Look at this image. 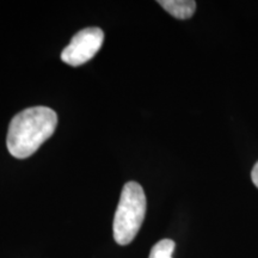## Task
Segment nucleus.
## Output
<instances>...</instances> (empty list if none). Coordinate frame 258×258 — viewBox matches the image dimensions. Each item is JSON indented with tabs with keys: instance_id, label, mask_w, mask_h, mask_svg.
I'll list each match as a JSON object with an SVG mask.
<instances>
[{
	"instance_id": "nucleus-1",
	"label": "nucleus",
	"mask_w": 258,
	"mask_h": 258,
	"mask_svg": "<svg viewBox=\"0 0 258 258\" xmlns=\"http://www.w3.org/2000/svg\"><path fill=\"white\" fill-rule=\"evenodd\" d=\"M57 115L47 106H32L18 112L9 125L8 145L11 156L18 159L30 157L55 132Z\"/></svg>"
},
{
	"instance_id": "nucleus-2",
	"label": "nucleus",
	"mask_w": 258,
	"mask_h": 258,
	"mask_svg": "<svg viewBox=\"0 0 258 258\" xmlns=\"http://www.w3.org/2000/svg\"><path fill=\"white\" fill-rule=\"evenodd\" d=\"M146 214V196L144 189L137 182H128L122 189L120 202L116 209L114 239L118 245L132 243L143 225Z\"/></svg>"
},
{
	"instance_id": "nucleus-3",
	"label": "nucleus",
	"mask_w": 258,
	"mask_h": 258,
	"mask_svg": "<svg viewBox=\"0 0 258 258\" xmlns=\"http://www.w3.org/2000/svg\"><path fill=\"white\" fill-rule=\"evenodd\" d=\"M104 32L99 28H86L77 32L70 44L61 53V60L70 66H80L88 62L101 49Z\"/></svg>"
},
{
	"instance_id": "nucleus-4",
	"label": "nucleus",
	"mask_w": 258,
	"mask_h": 258,
	"mask_svg": "<svg viewBox=\"0 0 258 258\" xmlns=\"http://www.w3.org/2000/svg\"><path fill=\"white\" fill-rule=\"evenodd\" d=\"M158 4L178 19L190 18L196 10V3L194 0H160Z\"/></svg>"
},
{
	"instance_id": "nucleus-5",
	"label": "nucleus",
	"mask_w": 258,
	"mask_h": 258,
	"mask_svg": "<svg viewBox=\"0 0 258 258\" xmlns=\"http://www.w3.org/2000/svg\"><path fill=\"white\" fill-rule=\"evenodd\" d=\"M175 241L171 239H163L154 245L148 258H172L175 251Z\"/></svg>"
},
{
	"instance_id": "nucleus-6",
	"label": "nucleus",
	"mask_w": 258,
	"mask_h": 258,
	"mask_svg": "<svg viewBox=\"0 0 258 258\" xmlns=\"http://www.w3.org/2000/svg\"><path fill=\"white\" fill-rule=\"evenodd\" d=\"M251 178H252L253 184L258 188V161H257L256 164H254V166H253V169H252V172H251Z\"/></svg>"
}]
</instances>
